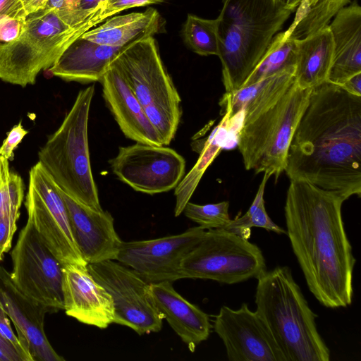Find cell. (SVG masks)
Segmentation results:
<instances>
[{
	"label": "cell",
	"mask_w": 361,
	"mask_h": 361,
	"mask_svg": "<svg viewBox=\"0 0 361 361\" xmlns=\"http://www.w3.org/2000/svg\"><path fill=\"white\" fill-rule=\"evenodd\" d=\"M256 311L271 333L286 361H329L330 350L290 269L278 266L257 279Z\"/></svg>",
	"instance_id": "3"
},
{
	"label": "cell",
	"mask_w": 361,
	"mask_h": 361,
	"mask_svg": "<svg viewBox=\"0 0 361 361\" xmlns=\"http://www.w3.org/2000/svg\"><path fill=\"white\" fill-rule=\"evenodd\" d=\"M270 177L269 173H264L257 192L248 210L242 216L231 219L224 229L245 239H249L252 227L262 228L277 234H286V230L271 219L265 209L264 193L266 183Z\"/></svg>",
	"instance_id": "29"
},
{
	"label": "cell",
	"mask_w": 361,
	"mask_h": 361,
	"mask_svg": "<svg viewBox=\"0 0 361 361\" xmlns=\"http://www.w3.org/2000/svg\"><path fill=\"white\" fill-rule=\"evenodd\" d=\"M290 180L361 195V97L324 82L312 88L290 142L284 170Z\"/></svg>",
	"instance_id": "1"
},
{
	"label": "cell",
	"mask_w": 361,
	"mask_h": 361,
	"mask_svg": "<svg viewBox=\"0 0 361 361\" xmlns=\"http://www.w3.org/2000/svg\"><path fill=\"white\" fill-rule=\"evenodd\" d=\"M228 130L224 118L213 131L205 142L200 156L190 171L175 188L176 205L174 214H181L186 204L190 200L205 170L221 151L224 144L225 132Z\"/></svg>",
	"instance_id": "26"
},
{
	"label": "cell",
	"mask_w": 361,
	"mask_h": 361,
	"mask_svg": "<svg viewBox=\"0 0 361 361\" xmlns=\"http://www.w3.org/2000/svg\"><path fill=\"white\" fill-rule=\"evenodd\" d=\"M126 48L99 44L80 36L66 48L49 71L66 81L100 82L110 64Z\"/></svg>",
	"instance_id": "22"
},
{
	"label": "cell",
	"mask_w": 361,
	"mask_h": 361,
	"mask_svg": "<svg viewBox=\"0 0 361 361\" xmlns=\"http://www.w3.org/2000/svg\"><path fill=\"white\" fill-rule=\"evenodd\" d=\"M4 16L25 19L27 15L20 0H0V18Z\"/></svg>",
	"instance_id": "41"
},
{
	"label": "cell",
	"mask_w": 361,
	"mask_h": 361,
	"mask_svg": "<svg viewBox=\"0 0 361 361\" xmlns=\"http://www.w3.org/2000/svg\"><path fill=\"white\" fill-rule=\"evenodd\" d=\"M230 361H286L267 324L246 303L220 308L212 326Z\"/></svg>",
	"instance_id": "14"
},
{
	"label": "cell",
	"mask_w": 361,
	"mask_h": 361,
	"mask_svg": "<svg viewBox=\"0 0 361 361\" xmlns=\"http://www.w3.org/2000/svg\"><path fill=\"white\" fill-rule=\"evenodd\" d=\"M20 216V209L7 212L0 216V262L11 246L13 235L16 231V222Z\"/></svg>",
	"instance_id": "35"
},
{
	"label": "cell",
	"mask_w": 361,
	"mask_h": 361,
	"mask_svg": "<svg viewBox=\"0 0 361 361\" xmlns=\"http://www.w3.org/2000/svg\"><path fill=\"white\" fill-rule=\"evenodd\" d=\"M180 102L178 92L144 107L145 113L163 145H169L176 135L182 114Z\"/></svg>",
	"instance_id": "28"
},
{
	"label": "cell",
	"mask_w": 361,
	"mask_h": 361,
	"mask_svg": "<svg viewBox=\"0 0 361 361\" xmlns=\"http://www.w3.org/2000/svg\"><path fill=\"white\" fill-rule=\"evenodd\" d=\"M297 39L287 30L276 35L264 55L242 87L287 70H295Z\"/></svg>",
	"instance_id": "27"
},
{
	"label": "cell",
	"mask_w": 361,
	"mask_h": 361,
	"mask_svg": "<svg viewBox=\"0 0 361 361\" xmlns=\"http://www.w3.org/2000/svg\"><path fill=\"white\" fill-rule=\"evenodd\" d=\"M184 278L234 284L257 279L266 270L260 248L248 239L224 228L205 230L183 259Z\"/></svg>",
	"instance_id": "8"
},
{
	"label": "cell",
	"mask_w": 361,
	"mask_h": 361,
	"mask_svg": "<svg viewBox=\"0 0 361 361\" xmlns=\"http://www.w3.org/2000/svg\"><path fill=\"white\" fill-rule=\"evenodd\" d=\"M27 220L63 266L87 265L75 241L59 188L38 161L29 172Z\"/></svg>",
	"instance_id": "10"
},
{
	"label": "cell",
	"mask_w": 361,
	"mask_h": 361,
	"mask_svg": "<svg viewBox=\"0 0 361 361\" xmlns=\"http://www.w3.org/2000/svg\"><path fill=\"white\" fill-rule=\"evenodd\" d=\"M108 0H80L74 13L75 26L80 25Z\"/></svg>",
	"instance_id": "40"
},
{
	"label": "cell",
	"mask_w": 361,
	"mask_h": 361,
	"mask_svg": "<svg viewBox=\"0 0 361 361\" xmlns=\"http://www.w3.org/2000/svg\"><path fill=\"white\" fill-rule=\"evenodd\" d=\"M25 19L10 16L1 18L0 41L1 42H8L17 38L23 30Z\"/></svg>",
	"instance_id": "39"
},
{
	"label": "cell",
	"mask_w": 361,
	"mask_h": 361,
	"mask_svg": "<svg viewBox=\"0 0 361 361\" xmlns=\"http://www.w3.org/2000/svg\"><path fill=\"white\" fill-rule=\"evenodd\" d=\"M164 0H108L84 23L89 30L104 20L124 10L163 2Z\"/></svg>",
	"instance_id": "34"
},
{
	"label": "cell",
	"mask_w": 361,
	"mask_h": 361,
	"mask_svg": "<svg viewBox=\"0 0 361 361\" xmlns=\"http://www.w3.org/2000/svg\"><path fill=\"white\" fill-rule=\"evenodd\" d=\"M290 180L286 234L307 287L324 307H346L352 303L356 259L342 219L345 200L306 180Z\"/></svg>",
	"instance_id": "2"
},
{
	"label": "cell",
	"mask_w": 361,
	"mask_h": 361,
	"mask_svg": "<svg viewBox=\"0 0 361 361\" xmlns=\"http://www.w3.org/2000/svg\"><path fill=\"white\" fill-rule=\"evenodd\" d=\"M28 16L32 13L45 8L49 0H20Z\"/></svg>",
	"instance_id": "43"
},
{
	"label": "cell",
	"mask_w": 361,
	"mask_h": 361,
	"mask_svg": "<svg viewBox=\"0 0 361 361\" xmlns=\"http://www.w3.org/2000/svg\"><path fill=\"white\" fill-rule=\"evenodd\" d=\"M143 107L178 93L161 59L153 37L134 42L112 62Z\"/></svg>",
	"instance_id": "16"
},
{
	"label": "cell",
	"mask_w": 361,
	"mask_h": 361,
	"mask_svg": "<svg viewBox=\"0 0 361 361\" xmlns=\"http://www.w3.org/2000/svg\"><path fill=\"white\" fill-rule=\"evenodd\" d=\"M339 86L353 95L361 97V73L350 77Z\"/></svg>",
	"instance_id": "42"
},
{
	"label": "cell",
	"mask_w": 361,
	"mask_h": 361,
	"mask_svg": "<svg viewBox=\"0 0 361 361\" xmlns=\"http://www.w3.org/2000/svg\"><path fill=\"white\" fill-rule=\"evenodd\" d=\"M302 0H274L275 4L281 8L293 11Z\"/></svg>",
	"instance_id": "45"
},
{
	"label": "cell",
	"mask_w": 361,
	"mask_h": 361,
	"mask_svg": "<svg viewBox=\"0 0 361 361\" xmlns=\"http://www.w3.org/2000/svg\"><path fill=\"white\" fill-rule=\"evenodd\" d=\"M27 133L28 132L24 129L21 121L15 125L8 132L6 139L0 147V156L8 160L12 159L14 156V149Z\"/></svg>",
	"instance_id": "36"
},
{
	"label": "cell",
	"mask_w": 361,
	"mask_h": 361,
	"mask_svg": "<svg viewBox=\"0 0 361 361\" xmlns=\"http://www.w3.org/2000/svg\"><path fill=\"white\" fill-rule=\"evenodd\" d=\"M292 13L274 0H224L217 56L226 92L241 88Z\"/></svg>",
	"instance_id": "4"
},
{
	"label": "cell",
	"mask_w": 361,
	"mask_h": 361,
	"mask_svg": "<svg viewBox=\"0 0 361 361\" xmlns=\"http://www.w3.org/2000/svg\"><path fill=\"white\" fill-rule=\"evenodd\" d=\"M311 90L295 81L274 104L241 125L237 141L246 170L267 172L276 181L284 172L290 142Z\"/></svg>",
	"instance_id": "6"
},
{
	"label": "cell",
	"mask_w": 361,
	"mask_h": 361,
	"mask_svg": "<svg viewBox=\"0 0 361 361\" xmlns=\"http://www.w3.org/2000/svg\"><path fill=\"white\" fill-rule=\"evenodd\" d=\"M94 86L80 90L59 128L38 152L39 162L56 185L78 202L102 210L91 169L88 119Z\"/></svg>",
	"instance_id": "5"
},
{
	"label": "cell",
	"mask_w": 361,
	"mask_h": 361,
	"mask_svg": "<svg viewBox=\"0 0 361 361\" xmlns=\"http://www.w3.org/2000/svg\"><path fill=\"white\" fill-rule=\"evenodd\" d=\"M0 361H11L10 358L1 349H0Z\"/></svg>",
	"instance_id": "47"
},
{
	"label": "cell",
	"mask_w": 361,
	"mask_h": 361,
	"mask_svg": "<svg viewBox=\"0 0 361 361\" xmlns=\"http://www.w3.org/2000/svg\"><path fill=\"white\" fill-rule=\"evenodd\" d=\"M150 294L163 319L191 352L208 338L212 328L209 315L178 293L171 281L150 283Z\"/></svg>",
	"instance_id": "20"
},
{
	"label": "cell",
	"mask_w": 361,
	"mask_h": 361,
	"mask_svg": "<svg viewBox=\"0 0 361 361\" xmlns=\"http://www.w3.org/2000/svg\"><path fill=\"white\" fill-rule=\"evenodd\" d=\"M183 35L185 42L196 54L201 56L219 54L217 20L204 19L188 14Z\"/></svg>",
	"instance_id": "31"
},
{
	"label": "cell",
	"mask_w": 361,
	"mask_h": 361,
	"mask_svg": "<svg viewBox=\"0 0 361 361\" xmlns=\"http://www.w3.org/2000/svg\"><path fill=\"white\" fill-rule=\"evenodd\" d=\"M63 310L78 322L106 329L114 322L113 299L87 265L63 266Z\"/></svg>",
	"instance_id": "17"
},
{
	"label": "cell",
	"mask_w": 361,
	"mask_h": 361,
	"mask_svg": "<svg viewBox=\"0 0 361 361\" xmlns=\"http://www.w3.org/2000/svg\"><path fill=\"white\" fill-rule=\"evenodd\" d=\"M85 32L81 25H67L53 8L29 14L17 38L0 42V79L23 87L34 85L39 72L53 66Z\"/></svg>",
	"instance_id": "7"
},
{
	"label": "cell",
	"mask_w": 361,
	"mask_h": 361,
	"mask_svg": "<svg viewBox=\"0 0 361 361\" xmlns=\"http://www.w3.org/2000/svg\"><path fill=\"white\" fill-rule=\"evenodd\" d=\"M200 226L156 239L122 241L116 260L130 267L149 283L183 279V259L202 236Z\"/></svg>",
	"instance_id": "13"
},
{
	"label": "cell",
	"mask_w": 361,
	"mask_h": 361,
	"mask_svg": "<svg viewBox=\"0 0 361 361\" xmlns=\"http://www.w3.org/2000/svg\"><path fill=\"white\" fill-rule=\"evenodd\" d=\"M295 72L281 71L236 91L226 92L220 105L227 123L242 114V125L271 106L295 81Z\"/></svg>",
	"instance_id": "23"
},
{
	"label": "cell",
	"mask_w": 361,
	"mask_h": 361,
	"mask_svg": "<svg viewBox=\"0 0 361 361\" xmlns=\"http://www.w3.org/2000/svg\"><path fill=\"white\" fill-rule=\"evenodd\" d=\"M0 336L9 343L17 352L22 361H27L18 336L13 331L11 322L4 308L0 304Z\"/></svg>",
	"instance_id": "37"
},
{
	"label": "cell",
	"mask_w": 361,
	"mask_h": 361,
	"mask_svg": "<svg viewBox=\"0 0 361 361\" xmlns=\"http://www.w3.org/2000/svg\"><path fill=\"white\" fill-rule=\"evenodd\" d=\"M332 19L328 27L334 54L326 81L341 85L361 73V8L354 2L339 10Z\"/></svg>",
	"instance_id": "21"
},
{
	"label": "cell",
	"mask_w": 361,
	"mask_h": 361,
	"mask_svg": "<svg viewBox=\"0 0 361 361\" xmlns=\"http://www.w3.org/2000/svg\"><path fill=\"white\" fill-rule=\"evenodd\" d=\"M80 0H49L45 8H53L59 18L71 27L74 25L73 17Z\"/></svg>",
	"instance_id": "38"
},
{
	"label": "cell",
	"mask_w": 361,
	"mask_h": 361,
	"mask_svg": "<svg viewBox=\"0 0 361 361\" xmlns=\"http://www.w3.org/2000/svg\"><path fill=\"white\" fill-rule=\"evenodd\" d=\"M0 349L10 358L11 361H22L15 349L0 336Z\"/></svg>",
	"instance_id": "44"
},
{
	"label": "cell",
	"mask_w": 361,
	"mask_h": 361,
	"mask_svg": "<svg viewBox=\"0 0 361 361\" xmlns=\"http://www.w3.org/2000/svg\"><path fill=\"white\" fill-rule=\"evenodd\" d=\"M109 163L120 180L137 192L149 195L174 189L185 170V159L174 149L140 142L120 147Z\"/></svg>",
	"instance_id": "12"
},
{
	"label": "cell",
	"mask_w": 361,
	"mask_h": 361,
	"mask_svg": "<svg viewBox=\"0 0 361 361\" xmlns=\"http://www.w3.org/2000/svg\"><path fill=\"white\" fill-rule=\"evenodd\" d=\"M228 207V201L207 204H197L189 201L183 212L205 230L224 228L231 221Z\"/></svg>",
	"instance_id": "33"
},
{
	"label": "cell",
	"mask_w": 361,
	"mask_h": 361,
	"mask_svg": "<svg viewBox=\"0 0 361 361\" xmlns=\"http://www.w3.org/2000/svg\"><path fill=\"white\" fill-rule=\"evenodd\" d=\"M87 267L113 299L114 323L128 326L140 335L161 331L164 319L153 302L149 283L114 259L87 264Z\"/></svg>",
	"instance_id": "11"
},
{
	"label": "cell",
	"mask_w": 361,
	"mask_h": 361,
	"mask_svg": "<svg viewBox=\"0 0 361 361\" xmlns=\"http://www.w3.org/2000/svg\"><path fill=\"white\" fill-rule=\"evenodd\" d=\"M60 189V188H59ZM77 246L87 264L116 260L122 243L107 211L95 210L75 200L60 189Z\"/></svg>",
	"instance_id": "18"
},
{
	"label": "cell",
	"mask_w": 361,
	"mask_h": 361,
	"mask_svg": "<svg viewBox=\"0 0 361 361\" xmlns=\"http://www.w3.org/2000/svg\"><path fill=\"white\" fill-rule=\"evenodd\" d=\"M0 304L11 320L27 361H63L44 331L48 309L21 293L11 273L0 265Z\"/></svg>",
	"instance_id": "15"
},
{
	"label": "cell",
	"mask_w": 361,
	"mask_h": 361,
	"mask_svg": "<svg viewBox=\"0 0 361 361\" xmlns=\"http://www.w3.org/2000/svg\"><path fill=\"white\" fill-rule=\"evenodd\" d=\"M162 25L158 11L154 8H149L141 13L111 16L81 36L102 45L127 47L160 32Z\"/></svg>",
	"instance_id": "24"
},
{
	"label": "cell",
	"mask_w": 361,
	"mask_h": 361,
	"mask_svg": "<svg viewBox=\"0 0 361 361\" xmlns=\"http://www.w3.org/2000/svg\"><path fill=\"white\" fill-rule=\"evenodd\" d=\"M318 0H302L297 7L295 16H299L312 6Z\"/></svg>",
	"instance_id": "46"
},
{
	"label": "cell",
	"mask_w": 361,
	"mask_h": 361,
	"mask_svg": "<svg viewBox=\"0 0 361 361\" xmlns=\"http://www.w3.org/2000/svg\"><path fill=\"white\" fill-rule=\"evenodd\" d=\"M24 190L25 185L20 176L11 170L8 159L0 156V216L20 209Z\"/></svg>",
	"instance_id": "32"
},
{
	"label": "cell",
	"mask_w": 361,
	"mask_h": 361,
	"mask_svg": "<svg viewBox=\"0 0 361 361\" xmlns=\"http://www.w3.org/2000/svg\"><path fill=\"white\" fill-rule=\"evenodd\" d=\"M333 54V39L328 25L297 39V84L302 88H312L326 82Z\"/></svg>",
	"instance_id": "25"
},
{
	"label": "cell",
	"mask_w": 361,
	"mask_h": 361,
	"mask_svg": "<svg viewBox=\"0 0 361 361\" xmlns=\"http://www.w3.org/2000/svg\"><path fill=\"white\" fill-rule=\"evenodd\" d=\"M351 0H318L299 16L287 30L290 37L300 39L327 26L337 12Z\"/></svg>",
	"instance_id": "30"
},
{
	"label": "cell",
	"mask_w": 361,
	"mask_h": 361,
	"mask_svg": "<svg viewBox=\"0 0 361 361\" xmlns=\"http://www.w3.org/2000/svg\"><path fill=\"white\" fill-rule=\"evenodd\" d=\"M100 82L106 106L124 135L136 142L163 145L144 107L113 63Z\"/></svg>",
	"instance_id": "19"
},
{
	"label": "cell",
	"mask_w": 361,
	"mask_h": 361,
	"mask_svg": "<svg viewBox=\"0 0 361 361\" xmlns=\"http://www.w3.org/2000/svg\"><path fill=\"white\" fill-rule=\"evenodd\" d=\"M11 257L10 273L18 289L49 313L63 310V265L28 220L19 233Z\"/></svg>",
	"instance_id": "9"
}]
</instances>
